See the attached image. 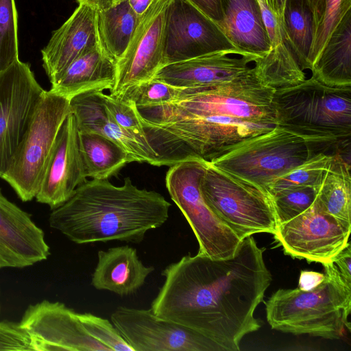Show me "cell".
I'll return each instance as SVG.
<instances>
[{"label": "cell", "instance_id": "obj_1", "mask_svg": "<svg viewBox=\"0 0 351 351\" xmlns=\"http://www.w3.org/2000/svg\"><path fill=\"white\" fill-rule=\"evenodd\" d=\"M253 237L232 257L182 256L161 272L165 281L150 309L202 335L224 351H239L243 337L261 326L254 311L272 277Z\"/></svg>", "mask_w": 351, "mask_h": 351}, {"label": "cell", "instance_id": "obj_2", "mask_svg": "<svg viewBox=\"0 0 351 351\" xmlns=\"http://www.w3.org/2000/svg\"><path fill=\"white\" fill-rule=\"evenodd\" d=\"M171 204L158 192L141 189L125 178L86 180L72 197L52 210L49 223L77 244L112 241L140 243L146 233L169 218Z\"/></svg>", "mask_w": 351, "mask_h": 351}, {"label": "cell", "instance_id": "obj_3", "mask_svg": "<svg viewBox=\"0 0 351 351\" xmlns=\"http://www.w3.org/2000/svg\"><path fill=\"white\" fill-rule=\"evenodd\" d=\"M325 278L314 289H280L265 303L271 328L293 335L340 339L350 331L351 287L332 261L322 264Z\"/></svg>", "mask_w": 351, "mask_h": 351}, {"label": "cell", "instance_id": "obj_4", "mask_svg": "<svg viewBox=\"0 0 351 351\" xmlns=\"http://www.w3.org/2000/svg\"><path fill=\"white\" fill-rule=\"evenodd\" d=\"M340 143L302 136L276 125L241 141L209 162L269 192L278 178L318 153L335 154Z\"/></svg>", "mask_w": 351, "mask_h": 351}, {"label": "cell", "instance_id": "obj_5", "mask_svg": "<svg viewBox=\"0 0 351 351\" xmlns=\"http://www.w3.org/2000/svg\"><path fill=\"white\" fill-rule=\"evenodd\" d=\"M277 125L311 138L350 139L351 86H330L313 76L275 90Z\"/></svg>", "mask_w": 351, "mask_h": 351}, {"label": "cell", "instance_id": "obj_6", "mask_svg": "<svg viewBox=\"0 0 351 351\" xmlns=\"http://www.w3.org/2000/svg\"><path fill=\"white\" fill-rule=\"evenodd\" d=\"M199 189L210 209L241 240L257 233L276 232L278 222L273 198L266 189L209 162Z\"/></svg>", "mask_w": 351, "mask_h": 351}, {"label": "cell", "instance_id": "obj_7", "mask_svg": "<svg viewBox=\"0 0 351 351\" xmlns=\"http://www.w3.org/2000/svg\"><path fill=\"white\" fill-rule=\"evenodd\" d=\"M70 113V99L44 90L27 130L1 178L23 202L35 198L58 134Z\"/></svg>", "mask_w": 351, "mask_h": 351}, {"label": "cell", "instance_id": "obj_8", "mask_svg": "<svg viewBox=\"0 0 351 351\" xmlns=\"http://www.w3.org/2000/svg\"><path fill=\"white\" fill-rule=\"evenodd\" d=\"M274 92V88L258 78L252 66L228 82L183 88L176 100L154 106L193 114L223 115L277 125L273 106Z\"/></svg>", "mask_w": 351, "mask_h": 351}, {"label": "cell", "instance_id": "obj_9", "mask_svg": "<svg viewBox=\"0 0 351 351\" xmlns=\"http://www.w3.org/2000/svg\"><path fill=\"white\" fill-rule=\"evenodd\" d=\"M207 162L191 159L170 166L166 187L197 239L198 254L227 258L234 256L242 240L214 214L202 197L199 181Z\"/></svg>", "mask_w": 351, "mask_h": 351}, {"label": "cell", "instance_id": "obj_10", "mask_svg": "<svg viewBox=\"0 0 351 351\" xmlns=\"http://www.w3.org/2000/svg\"><path fill=\"white\" fill-rule=\"evenodd\" d=\"M44 90L28 63L17 60L0 73V178L8 169Z\"/></svg>", "mask_w": 351, "mask_h": 351}, {"label": "cell", "instance_id": "obj_11", "mask_svg": "<svg viewBox=\"0 0 351 351\" xmlns=\"http://www.w3.org/2000/svg\"><path fill=\"white\" fill-rule=\"evenodd\" d=\"M171 0H154L141 16L122 56L117 61V76L110 95L120 99L132 88L152 79L164 66V34Z\"/></svg>", "mask_w": 351, "mask_h": 351}, {"label": "cell", "instance_id": "obj_12", "mask_svg": "<svg viewBox=\"0 0 351 351\" xmlns=\"http://www.w3.org/2000/svg\"><path fill=\"white\" fill-rule=\"evenodd\" d=\"M111 321L134 351H224L202 335L149 309L118 307Z\"/></svg>", "mask_w": 351, "mask_h": 351}, {"label": "cell", "instance_id": "obj_13", "mask_svg": "<svg viewBox=\"0 0 351 351\" xmlns=\"http://www.w3.org/2000/svg\"><path fill=\"white\" fill-rule=\"evenodd\" d=\"M225 51L242 56L219 26L188 0H171L164 34V65Z\"/></svg>", "mask_w": 351, "mask_h": 351}, {"label": "cell", "instance_id": "obj_14", "mask_svg": "<svg viewBox=\"0 0 351 351\" xmlns=\"http://www.w3.org/2000/svg\"><path fill=\"white\" fill-rule=\"evenodd\" d=\"M350 234V230L324 212L315 199L304 212L278 224L274 235L285 254L324 264L347 245Z\"/></svg>", "mask_w": 351, "mask_h": 351}, {"label": "cell", "instance_id": "obj_15", "mask_svg": "<svg viewBox=\"0 0 351 351\" xmlns=\"http://www.w3.org/2000/svg\"><path fill=\"white\" fill-rule=\"evenodd\" d=\"M19 323L34 350L108 351L87 332L79 313L60 302L44 300L29 305Z\"/></svg>", "mask_w": 351, "mask_h": 351}, {"label": "cell", "instance_id": "obj_16", "mask_svg": "<svg viewBox=\"0 0 351 351\" xmlns=\"http://www.w3.org/2000/svg\"><path fill=\"white\" fill-rule=\"evenodd\" d=\"M76 119L69 113L62 125L35 197L54 210L87 180Z\"/></svg>", "mask_w": 351, "mask_h": 351}, {"label": "cell", "instance_id": "obj_17", "mask_svg": "<svg viewBox=\"0 0 351 351\" xmlns=\"http://www.w3.org/2000/svg\"><path fill=\"white\" fill-rule=\"evenodd\" d=\"M49 255L43 230L0 189V269L29 267Z\"/></svg>", "mask_w": 351, "mask_h": 351}, {"label": "cell", "instance_id": "obj_18", "mask_svg": "<svg viewBox=\"0 0 351 351\" xmlns=\"http://www.w3.org/2000/svg\"><path fill=\"white\" fill-rule=\"evenodd\" d=\"M97 10L79 3L71 16L53 32L41 50L43 66L53 84L77 58L99 45Z\"/></svg>", "mask_w": 351, "mask_h": 351}, {"label": "cell", "instance_id": "obj_19", "mask_svg": "<svg viewBox=\"0 0 351 351\" xmlns=\"http://www.w3.org/2000/svg\"><path fill=\"white\" fill-rule=\"evenodd\" d=\"M256 58L219 51L162 66L153 78L179 88L210 86L232 80L250 71Z\"/></svg>", "mask_w": 351, "mask_h": 351}, {"label": "cell", "instance_id": "obj_20", "mask_svg": "<svg viewBox=\"0 0 351 351\" xmlns=\"http://www.w3.org/2000/svg\"><path fill=\"white\" fill-rule=\"evenodd\" d=\"M103 91L76 95L70 99V112L75 117L80 132L99 134L117 143L132 162L154 165L156 154L147 140L120 127L106 111Z\"/></svg>", "mask_w": 351, "mask_h": 351}, {"label": "cell", "instance_id": "obj_21", "mask_svg": "<svg viewBox=\"0 0 351 351\" xmlns=\"http://www.w3.org/2000/svg\"><path fill=\"white\" fill-rule=\"evenodd\" d=\"M269 39L270 49L263 57L254 61L258 78L275 90L296 85L306 79L283 27L282 19L258 0Z\"/></svg>", "mask_w": 351, "mask_h": 351}, {"label": "cell", "instance_id": "obj_22", "mask_svg": "<svg viewBox=\"0 0 351 351\" xmlns=\"http://www.w3.org/2000/svg\"><path fill=\"white\" fill-rule=\"evenodd\" d=\"M222 15L217 25L242 56L256 59L270 49L258 0H219Z\"/></svg>", "mask_w": 351, "mask_h": 351}, {"label": "cell", "instance_id": "obj_23", "mask_svg": "<svg viewBox=\"0 0 351 351\" xmlns=\"http://www.w3.org/2000/svg\"><path fill=\"white\" fill-rule=\"evenodd\" d=\"M139 259L135 248L129 245L99 250L91 285L97 290L126 296L137 291L154 271Z\"/></svg>", "mask_w": 351, "mask_h": 351}, {"label": "cell", "instance_id": "obj_24", "mask_svg": "<svg viewBox=\"0 0 351 351\" xmlns=\"http://www.w3.org/2000/svg\"><path fill=\"white\" fill-rule=\"evenodd\" d=\"M116 76L117 62L99 44L72 62L50 90L69 99L88 92L111 91Z\"/></svg>", "mask_w": 351, "mask_h": 351}, {"label": "cell", "instance_id": "obj_25", "mask_svg": "<svg viewBox=\"0 0 351 351\" xmlns=\"http://www.w3.org/2000/svg\"><path fill=\"white\" fill-rule=\"evenodd\" d=\"M311 71L325 84L351 86V10L332 32Z\"/></svg>", "mask_w": 351, "mask_h": 351}, {"label": "cell", "instance_id": "obj_26", "mask_svg": "<svg viewBox=\"0 0 351 351\" xmlns=\"http://www.w3.org/2000/svg\"><path fill=\"white\" fill-rule=\"evenodd\" d=\"M316 201L324 212L351 230L350 158L341 154L332 156L317 187Z\"/></svg>", "mask_w": 351, "mask_h": 351}, {"label": "cell", "instance_id": "obj_27", "mask_svg": "<svg viewBox=\"0 0 351 351\" xmlns=\"http://www.w3.org/2000/svg\"><path fill=\"white\" fill-rule=\"evenodd\" d=\"M79 138L87 178L108 180L132 162L123 148L104 136L79 131Z\"/></svg>", "mask_w": 351, "mask_h": 351}, {"label": "cell", "instance_id": "obj_28", "mask_svg": "<svg viewBox=\"0 0 351 351\" xmlns=\"http://www.w3.org/2000/svg\"><path fill=\"white\" fill-rule=\"evenodd\" d=\"M140 17L132 10L128 0L106 10H97L99 43L116 62L126 50Z\"/></svg>", "mask_w": 351, "mask_h": 351}, {"label": "cell", "instance_id": "obj_29", "mask_svg": "<svg viewBox=\"0 0 351 351\" xmlns=\"http://www.w3.org/2000/svg\"><path fill=\"white\" fill-rule=\"evenodd\" d=\"M282 22L300 66L303 71L310 70L313 29L308 0H285Z\"/></svg>", "mask_w": 351, "mask_h": 351}, {"label": "cell", "instance_id": "obj_30", "mask_svg": "<svg viewBox=\"0 0 351 351\" xmlns=\"http://www.w3.org/2000/svg\"><path fill=\"white\" fill-rule=\"evenodd\" d=\"M313 18V41L308 62L312 66L332 32L347 12L351 0H308Z\"/></svg>", "mask_w": 351, "mask_h": 351}, {"label": "cell", "instance_id": "obj_31", "mask_svg": "<svg viewBox=\"0 0 351 351\" xmlns=\"http://www.w3.org/2000/svg\"><path fill=\"white\" fill-rule=\"evenodd\" d=\"M333 155L320 152L313 156L274 181L269 188V193L273 195L281 191L298 186L318 187Z\"/></svg>", "mask_w": 351, "mask_h": 351}, {"label": "cell", "instance_id": "obj_32", "mask_svg": "<svg viewBox=\"0 0 351 351\" xmlns=\"http://www.w3.org/2000/svg\"><path fill=\"white\" fill-rule=\"evenodd\" d=\"M19 60L18 16L14 0H0V73Z\"/></svg>", "mask_w": 351, "mask_h": 351}, {"label": "cell", "instance_id": "obj_33", "mask_svg": "<svg viewBox=\"0 0 351 351\" xmlns=\"http://www.w3.org/2000/svg\"><path fill=\"white\" fill-rule=\"evenodd\" d=\"M317 187L298 186L271 195L278 224L288 221L307 210L316 199Z\"/></svg>", "mask_w": 351, "mask_h": 351}, {"label": "cell", "instance_id": "obj_34", "mask_svg": "<svg viewBox=\"0 0 351 351\" xmlns=\"http://www.w3.org/2000/svg\"><path fill=\"white\" fill-rule=\"evenodd\" d=\"M182 89L152 78L132 88L120 99L130 101L137 108L154 106L176 100Z\"/></svg>", "mask_w": 351, "mask_h": 351}, {"label": "cell", "instance_id": "obj_35", "mask_svg": "<svg viewBox=\"0 0 351 351\" xmlns=\"http://www.w3.org/2000/svg\"><path fill=\"white\" fill-rule=\"evenodd\" d=\"M79 316L87 332L108 351H134L108 319L88 313H79Z\"/></svg>", "mask_w": 351, "mask_h": 351}, {"label": "cell", "instance_id": "obj_36", "mask_svg": "<svg viewBox=\"0 0 351 351\" xmlns=\"http://www.w3.org/2000/svg\"><path fill=\"white\" fill-rule=\"evenodd\" d=\"M101 96L106 111L120 127L146 139L135 104L104 92Z\"/></svg>", "mask_w": 351, "mask_h": 351}, {"label": "cell", "instance_id": "obj_37", "mask_svg": "<svg viewBox=\"0 0 351 351\" xmlns=\"http://www.w3.org/2000/svg\"><path fill=\"white\" fill-rule=\"evenodd\" d=\"M0 350H34L31 339L20 323L0 321Z\"/></svg>", "mask_w": 351, "mask_h": 351}, {"label": "cell", "instance_id": "obj_38", "mask_svg": "<svg viewBox=\"0 0 351 351\" xmlns=\"http://www.w3.org/2000/svg\"><path fill=\"white\" fill-rule=\"evenodd\" d=\"M345 282L351 287V247L348 242L347 245L332 258Z\"/></svg>", "mask_w": 351, "mask_h": 351}, {"label": "cell", "instance_id": "obj_39", "mask_svg": "<svg viewBox=\"0 0 351 351\" xmlns=\"http://www.w3.org/2000/svg\"><path fill=\"white\" fill-rule=\"evenodd\" d=\"M191 3L202 12L208 18L218 25L221 19V11L219 0H188Z\"/></svg>", "mask_w": 351, "mask_h": 351}, {"label": "cell", "instance_id": "obj_40", "mask_svg": "<svg viewBox=\"0 0 351 351\" xmlns=\"http://www.w3.org/2000/svg\"><path fill=\"white\" fill-rule=\"evenodd\" d=\"M325 274L313 271H301L298 289L308 291L316 287L324 279Z\"/></svg>", "mask_w": 351, "mask_h": 351}, {"label": "cell", "instance_id": "obj_41", "mask_svg": "<svg viewBox=\"0 0 351 351\" xmlns=\"http://www.w3.org/2000/svg\"><path fill=\"white\" fill-rule=\"evenodd\" d=\"M79 3H84L96 10L109 8L123 0H77Z\"/></svg>", "mask_w": 351, "mask_h": 351}, {"label": "cell", "instance_id": "obj_42", "mask_svg": "<svg viewBox=\"0 0 351 351\" xmlns=\"http://www.w3.org/2000/svg\"><path fill=\"white\" fill-rule=\"evenodd\" d=\"M266 7L280 19H282L285 0H263Z\"/></svg>", "mask_w": 351, "mask_h": 351}, {"label": "cell", "instance_id": "obj_43", "mask_svg": "<svg viewBox=\"0 0 351 351\" xmlns=\"http://www.w3.org/2000/svg\"><path fill=\"white\" fill-rule=\"evenodd\" d=\"M154 0H128L132 10L138 16H141Z\"/></svg>", "mask_w": 351, "mask_h": 351}, {"label": "cell", "instance_id": "obj_44", "mask_svg": "<svg viewBox=\"0 0 351 351\" xmlns=\"http://www.w3.org/2000/svg\"><path fill=\"white\" fill-rule=\"evenodd\" d=\"M0 295H1V292H0ZM1 299H0V313H1Z\"/></svg>", "mask_w": 351, "mask_h": 351}, {"label": "cell", "instance_id": "obj_45", "mask_svg": "<svg viewBox=\"0 0 351 351\" xmlns=\"http://www.w3.org/2000/svg\"><path fill=\"white\" fill-rule=\"evenodd\" d=\"M350 141H349V142H350ZM349 142H348L347 145L348 144V143H349ZM346 146H345V147H346ZM344 147H343V148H344ZM342 149H341V150H342ZM341 151H340V152H341Z\"/></svg>", "mask_w": 351, "mask_h": 351}]
</instances>
